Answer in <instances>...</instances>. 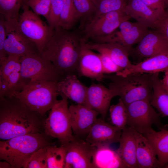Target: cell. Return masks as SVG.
<instances>
[{
    "instance_id": "cell-1",
    "label": "cell",
    "mask_w": 168,
    "mask_h": 168,
    "mask_svg": "<svg viewBox=\"0 0 168 168\" xmlns=\"http://www.w3.org/2000/svg\"><path fill=\"white\" fill-rule=\"evenodd\" d=\"M0 138L43 133L42 117L14 97H0Z\"/></svg>"
},
{
    "instance_id": "cell-2",
    "label": "cell",
    "mask_w": 168,
    "mask_h": 168,
    "mask_svg": "<svg viewBox=\"0 0 168 168\" xmlns=\"http://www.w3.org/2000/svg\"><path fill=\"white\" fill-rule=\"evenodd\" d=\"M82 41L80 34L60 27L55 29L41 55L53 63L63 78L76 75Z\"/></svg>"
},
{
    "instance_id": "cell-3",
    "label": "cell",
    "mask_w": 168,
    "mask_h": 168,
    "mask_svg": "<svg viewBox=\"0 0 168 168\" xmlns=\"http://www.w3.org/2000/svg\"><path fill=\"white\" fill-rule=\"evenodd\" d=\"M153 74H132L123 76L115 74H104V78L110 80L109 88L115 96L120 97L127 105L141 100L151 101L153 91Z\"/></svg>"
},
{
    "instance_id": "cell-4",
    "label": "cell",
    "mask_w": 168,
    "mask_h": 168,
    "mask_svg": "<svg viewBox=\"0 0 168 168\" xmlns=\"http://www.w3.org/2000/svg\"><path fill=\"white\" fill-rule=\"evenodd\" d=\"M44 133L28 134L0 142V159L13 168H25L32 155L51 145Z\"/></svg>"
},
{
    "instance_id": "cell-5",
    "label": "cell",
    "mask_w": 168,
    "mask_h": 168,
    "mask_svg": "<svg viewBox=\"0 0 168 168\" xmlns=\"http://www.w3.org/2000/svg\"><path fill=\"white\" fill-rule=\"evenodd\" d=\"M58 82L36 81L29 82L12 97L43 117L58 102Z\"/></svg>"
},
{
    "instance_id": "cell-6",
    "label": "cell",
    "mask_w": 168,
    "mask_h": 168,
    "mask_svg": "<svg viewBox=\"0 0 168 168\" xmlns=\"http://www.w3.org/2000/svg\"><path fill=\"white\" fill-rule=\"evenodd\" d=\"M62 99L51 110L48 117L44 121V133L48 136L57 138L61 145H65L75 138L72 133L68 98Z\"/></svg>"
},
{
    "instance_id": "cell-7",
    "label": "cell",
    "mask_w": 168,
    "mask_h": 168,
    "mask_svg": "<svg viewBox=\"0 0 168 168\" xmlns=\"http://www.w3.org/2000/svg\"><path fill=\"white\" fill-rule=\"evenodd\" d=\"M21 77L26 84L30 82H58L64 78L54 65L39 53L20 57Z\"/></svg>"
},
{
    "instance_id": "cell-8",
    "label": "cell",
    "mask_w": 168,
    "mask_h": 168,
    "mask_svg": "<svg viewBox=\"0 0 168 168\" xmlns=\"http://www.w3.org/2000/svg\"><path fill=\"white\" fill-rule=\"evenodd\" d=\"M29 8L27 5L22 7L23 11L18 19L19 26L22 33L35 44L39 53L41 54L55 30Z\"/></svg>"
},
{
    "instance_id": "cell-9",
    "label": "cell",
    "mask_w": 168,
    "mask_h": 168,
    "mask_svg": "<svg viewBox=\"0 0 168 168\" xmlns=\"http://www.w3.org/2000/svg\"><path fill=\"white\" fill-rule=\"evenodd\" d=\"M128 111V126L143 135L149 132L155 125L159 129L168 127L162 124L160 114L147 100L135 101L126 105Z\"/></svg>"
},
{
    "instance_id": "cell-10",
    "label": "cell",
    "mask_w": 168,
    "mask_h": 168,
    "mask_svg": "<svg viewBox=\"0 0 168 168\" xmlns=\"http://www.w3.org/2000/svg\"><path fill=\"white\" fill-rule=\"evenodd\" d=\"M131 18L124 10L112 11L93 18L86 22L82 31L83 40L85 42L109 35L119 28L124 21Z\"/></svg>"
},
{
    "instance_id": "cell-11",
    "label": "cell",
    "mask_w": 168,
    "mask_h": 168,
    "mask_svg": "<svg viewBox=\"0 0 168 168\" xmlns=\"http://www.w3.org/2000/svg\"><path fill=\"white\" fill-rule=\"evenodd\" d=\"M6 37L4 49L7 55H16L20 57L39 53L34 44L30 41L20 30L18 20L6 21Z\"/></svg>"
},
{
    "instance_id": "cell-12",
    "label": "cell",
    "mask_w": 168,
    "mask_h": 168,
    "mask_svg": "<svg viewBox=\"0 0 168 168\" xmlns=\"http://www.w3.org/2000/svg\"><path fill=\"white\" fill-rule=\"evenodd\" d=\"M63 145L66 149L64 168H92V157L96 147L75 136Z\"/></svg>"
},
{
    "instance_id": "cell-13",
    "label": "cell",
    "mask_w": 168,
    "mask_h": 168,
    "mask_svg": "<svg viewBox=\"0 0 168 168\" xmlns=\"http://www.w3.org/2000/svg\"><path fill=\"white\" fill-rule=\"evenodd\" d=\"M69 110L74 135L85 140L100 114L86 106L77 104L71 105Z\"/></svg>"
},
{
    "instance_id": "cell-14",
    "label": "cell",
    "mask_w": 168,
    "mask_h": 168,
    "mask_svg": "<svg viewBox=\"0 0 168 168\" xmlns=\"http://www.w3.org/2000/svg\"><path fill=\"white\" fill-rule=\"evenodd\" d=\"M110 35V43H116L124 46L131 51L133 46L138 43L149 31L148 28L138 22L129 20L123 21L119 28Z\"/></svg>"
},
{
    "instance_id": "cell-15",
    "label": "cell",
    "mask_w": 168,
    "mask_h": 168,
    "mask_svg": "<svg viewBox=\"0 0 168 168\" xmlns=\"http://www.w3.org/2000/svg\"><path fill=\"white\" fill-rule=\"evenodd\" d=\"M122 131L101 117L97 118L85 140L96 147L110 146L119 142Z\"/></svg>"
},
{
    "instance_id": "cell-16",
    "label": "cell",
    "mask_w": 168,
    "mask_h": 168,
    "mask_svg": "<svg viewBox=\"0 0 168 168\" xmlns=\"http://www.w3.org/2000/svg\"><path fill=\"white\" fill-rule=\"evenodd\" d=\"M114 93L103 85L92 83L88 87L85 106L97 112L105 119Z\"/></svg>"
},
{
    "instance_id": "cell-17",
    "label": "cell",
    "mask_w": 168,
    "mask_h": 168,
    "mask_svg": "<svg viewBox=\"0 0 168 168\" xmlns=\"http://www.w3.org/2000/svg\"><path fill=\"white\" fill-rule=\"evenodd\" d=\"M78 74L80 77H85L100 82L104 79V74L99 54L85 47L83 40L78 62Z\"/></svg>"
},
{
    "instance_id": "cell-18",
    "label": "cell",
    "mask_w": 168,
    "mask_h": 168,
    "mask_svg": "<svg viewBox=\"0 0 168 168\" xmlns=\"http://www.w3.org/2000/svg\"><path fill=\"white\" fill-rule=\"evenodd\" d=\"M133 51L138 56L149 58L168 50V42L157 30H149Z\"/></svg>"
},
{
    "instance_id": "cell-19",
    "label": "cell",
    "mask_w": 168,
    "mask_h": 168,
    "mask_svg": "<svg viewBox=\"0 0 168 168\" xmlns=\"http://www.w3.org/2000/svg\"><path fill=\"white\" fill-rule=\"evenodd\" d=\"M83 44L86 48L98 52L99 54H107L124 69L129 68L132 64L128 58L129 54L131 51L119 43H98L83 41Z\"/></svg>"
},
{
    "instance_id": "cell-20",
    "label": "cell",
    "mask_w": 168,
    "mask_h": 168,
    "mask_svg": "<svg viewBox=\"0 0 168 168\" xmlns=\"http://www.w3.org/2000/svg\"><path fill=\"white\" fill-rule=\"evenodd\" d=\"M168 68V50L136 64H132L129 68L116 74L125 76L132 74H154L164 71Z\"/></svg>"
},
{
    "instance_id": "cell-21",
    "label": "cell",
    "mask_w": 168,
    "mask_h": 168,
    "mask_svg": "<svg viewBox=\"0 0 168 168\" xmlns=\"http://www.w3.org/2000/svg\"><path fill=\"white\" fill-rule=\"evenodd\" d=\"M124 11L137 22L154 30L161 18L141 0H128Z\"/></svg>"
},
{
    "instance_id": "cell-22",
    "label": "cell",
    "mask_w": 168,
    "mask_h": 168,
    "mask_svg": "<svg viewBox=\"0 0 168 168\" xmlns=\"http://www.w3.org/2000/svg\"><path fill=\"white\" fill-rule=\"evenodd\" d=\"M59 95L64 96L77 104L85 105L88 87L82 83L76 74L67 75L58 82Z\"/></svg>"
},
{
    "instance_id": "cell-23",
    "label": "cell",
    "mask_w": 168,
    "mask_h": 168,
    "mask_svg": "<svg viewBox=\"0 0 168 168\" xmlns=\"http://www.w3.org/2000/svg\"><path fill=\"white\" fill-rule=\"evenodd\" d=\"M119 145L116 151L124 168H138L136 156V144L132 128L127 126L122 131Z\"/></svg>"
},
{
    "instance_id": "cell-24",
    "label": "cell",
    "mask_w": 168,
    "mask_h": 168,
    "mask_svg": "<svg viewBox=\"0 0 168 168\" xmlns=\"http://www.w3.org/2000/svg\"><path fill=\"white\" fill-rule=\"evenodd\" d=\"M136 144V159L138 168H159L156 152L147 138L133 129Z\"/></svg>"
},
{
    "instance_id": "cell-25",
    "label": "cell",
    "mask_w": 168,
    "mask_h": 168,
    "mask_svg": "<svg viewBox=\"0 0 168 168\" xmlns=\"http://www.w3.org/2000/svg\"><path fill=\"white\" fill-rule=\"evenodd\" d=\"M154 150L159 161V168L168 164V127L156 131L153 129L143 135Z\"/></svg>"
},
{
    "instance_id": "cell-26",
    "label": "cell",
    "mask_w": 168,
    "mask_h": 168,
    "mask_svg": "<svg viewBox=\"0 0 168 168\" xmlns=\"http://www.w3.org/2000/svg\"><path fill=\"white\" fill-rule=\"evenodd\" d=\"M92 168H124L116 151L110 146L97 147L92 157Z\"/></svg>"
},
{
    "instance_id": "cell-27",
    "label": "cell",
    "mask_w": 168,
    "mask_h": 168,
    "mask_svg": "<svg viewBox=\"0 0 168 168\" xmlns=\"http://www.w3.org/2000/svg\"><path fill=\"white\" fill-rule=\"evenodd\" d=\"M153 93L150 103L162 117H168V92L163 86L159 73L153 74Z\"/></svg>"
},
{
    "instance_id": "cell-28",
    "label": "cell",
    "mask_w": 168,
    "mask_h": 168,
    "mask_svg": "<svg viewBox=\"0 0 168 168\" xmlns=\"http://www.w3.org/2000/svg\"><path fill=\"white\" fill-rule=\"evenodd\" d=\"M26 84L20 72H15L0 80V97H12L14 93L21 91Z\"/></svg>"
},
{
    "instance_id": "cell-29",
    "label": "cell",
    "mask_w": 168,
    "mask_h": 168,
    "mask_svg": "<svg viewBox=\"0 0 168 168\" xmlns=\"http://www.w3.org/2000/svg\"><path fill=\"white\" fill-rule=\"evenodd\" d=\"M62 1L63 7L60 16L59 26L63 29L70 30L79 19V17L73 0Z\"/></svg>"
},
{
    "instance_id": "cell-30",
    "label": "cell",
    "mask_w": 168,
    "mask_h": 168,
    "mask_svg": "<svg viewBox=\"0 0 168 168\" xmlns=\"http://www.w3.org/2000/svg\"><path fill=\"white\" fill-rule=\"evenodd\" d=\"M110 124L122 130L127 126L128 114L126 105L120 98L118 103L111 105L109 109Z\"/></svg>"
},
{
    "instance_id": "cell-31",
    "label": "cell",
    "mask_w": 168,
    "mask_h": 168,
    "mask_svg": "<svg viewBox=\"0 0 168 168\" xmlns=\"http://www.w3.org/2000/svg\"><path fill=\"white\" fill-rule=\"evenodd\" d=\"M47 168H63L64 167L66 149L61 145L57 147L53 144L47 147Z\"/></svg>"
},
{
    "instance_id": "cell-32",
    "label": "cell",
    "mask_w": 168,
    "mask_h": 168,
    "mask_svg": "<svg viewBox=\"0 0 168 168\" xmlns=\"http://www.w3.org/2000/svg\"><path fill=\"white\" fill-rule=\"evenodd\" d=\"M27 0H0V14L3 16L6 21L18 20L20 9L24 5H27Z\"/></svg>"
},
{
    "instance_id": "cell-33",
    "label": "cell",
    "mask_w": 168,
    "mask_h": 168,
    "mask_svg": "<svg viewBox=\"0 0 168 168\" xmlns=\"http://www.w3.org/2000/svg\"><path fill=\"white\" fill-rule=\"evenodd\" d=\"M95 7L93 17L112 11L124 10L128 0H93Z\"/></svg>"
},
{
    "instance_id": "cell-34",
    "label": "cell",
    "mask_w": 168,
    "mask_h": 168,
    "mask_svg": "<svg viewBox=\"0 0 168 168\" xmlns=\"http://www.w3.org/2000/svg\"><path fill=\"white\" fill-rule=\"evenodd\" d=\"M21 66L20 57L16 55L7 56L0 63V80L15 72H20Z\"/></svg>"
},
{
    "instance_id": "cell-35",
    "label": "cell",
    "mask_w": 168,
    "mask_h": 168,
    "mask_svg": "<svg viewBox=\"0 0 168 168\" xmlns=\"http://www.w3.org/2000/svg\"><path fill=\"white\" fill-rule=\"evenodd\" d=\"M73 0L79 19L88 21L93 18L95 12L93 0Z\"/></svg>"
},
{
    "instance_id": "cell-36",
    "label": "cell",
    "mask_w": 168,
    "mask_h": 168,
    "mask_svg": "<svg viewBox=\"0 0 168 168\" xmlns=\"http://www.w3.org/2000/svg\"><path fill=\"white\" fill-rule=\"evenodd\" d=\"M63 7L62 0H50V7L46 19L48 23L54 29L60 27L59 21Z\"/></svg>"
},
{
    "instance_id": "cell-37",
    "label": "cell",
    "mask_w": 168,
    "mask_h": 168,
    "mask_svg": "<svg viewBox=\"0 0 168 168\" xmlns=\"http://www.w3.org/2000/svg\"><path fill=\"white\" fill-rule=\"evenodd\" d=\"M47 147L34 152L28 161L25 168H47Z\"/></svg>"
},
{
    "instance_id": "cell-38",
    "label": "cell",
    "mask_w": 168,
    "mask_h": 168,
    "mask_svg": "<svg viewBox=\"0 0 168 168\" xmlns=\"http://www.w3.org/2000/svg\"><path fill=\"white\" fill-rule=\"evenodd\" d=\"M27 4L34 13L47 18L50 10V0H27Z\"/></svg>"
},
{
    "instance_id": "cell-39",
    "label": "cell",
    "mask_w": 168,
    "mask_h": 168,
    "mask_svg": "<svg viewBox=\"0 0 168 168\" xmlns=\"http://www.w3.org/2000/svg\"><path fill=\"white\" fill-rule=\"evenodd\" d=\"M101 59L103 72L104 74L117 73L124 69L114 63L107 54H99Z\"/></svg>"
},
{
    "instance_id": "cell-40",
    "label": "cell",
    "mask_w": 168,
    "mask_h": 168,
    "mask_svg": "<svg viewBox=\"0 0 168 168\" xmlns=\"http://www.w3.org/2000/svg\"><path fill=\"white\" fill-rule=\"evenodd\" d=\"M160 17L166 14V0H141Z\"/></svg>"
},
{
    "instance_id": "cell-41",
    "label": "cell",
    "mask_w": 168,
    "mask_h": 168,
    "mask_svg": "<svg viewBox=\"0 0 168 168\" xmlns=\"http://www.w3.org/2000/svg\"><path fill=\"white\" fill-rule=\"evenodd\" d=\"M5 22L4 17L0 14V63L3 61L7 56L4 49L6 37Z\"/></svg>"
},
{
    "instance_id": "cell-42",
    "label": "cell",
    "mask_w": 168,
    "mask_h": 168,
    "mask_svg": "<svg viewBox=\"0 0 168 168\" xmlns=\"http://www.w3.org/2000/svg\"><path fill=\"white\" fill-rule=\"evenodd\" d=\"M156 30L163 35L168 42V14L166 12L160 20Z\"/></svg>"
},
{
    "instance_id": "cell-43",
    "label": "cell",
    "mask_w": 168,
    "mask_h": 168,
    "mask_svg": "<svg viewBox=\"0 0 168 168\" xmlns=\"http://www.w3.org/2000/svg\"><path fill=\"white\" fill-rule=\"evenodd\" d=\"M164 72V75L161 81L163 86L168 92V68Z\"/></svg>"
},
{
    "instance_id": "cell-44",
    "label": "cell",
    "mask_w": 168,
    "mask_h": 168,
    "mask_svg": "<svg viewBox=\"0 0 168 168\" xmlns=\"http://www.w3.org/2000/svg\"><path fill=\"white\" fill-rule=\"evenodd\" d=\"M0 168H12V167L9 163L4 161L0 162Z\"/></svg>"
},
{
    "instance_id": "cell-45",
    "label": "cell",
    "mask_w": 168,
    "mask_h": 168,
    "mask_svg": "<svg viewBox=\"0 0 168 168\" xmlns=\"http://www.w3.org/2000/svg\"><path fill=\"white\" fill-rule=\"evenodd\" d=\"M167 7V10H166V12L168 14V3H167V4H166V7Z\"/></svg>"
},
{
    "instance_id": "cell-46",
    "label": "cell",
    "mask_w": 168,
    "mask_h": 168,
    "mask_svg": "<svg viewBox=\"0 0 168 168\" xmlns=\"http://www.w3.org/2000/svg\"><path fill=\"white\" fill-rule=\"evenodd\" d=\"M164 168H168V164H167L165 167Z\"/></svg>"
},
{
    "instance_id": "cell-47",
    "label": "cell",
    "mask_w": 168,
    "mask_h": 168,
    "mask_svg": "<svg viewBox=\"0 0 168 168\" xmlns=\"http://www.w3.org/2000/svg\"><path fill=\"white\" fill-rule=\"evenodd\" d=\"M166 4L168 3V0H166Z\"/></svg>"
}]
</instances>
